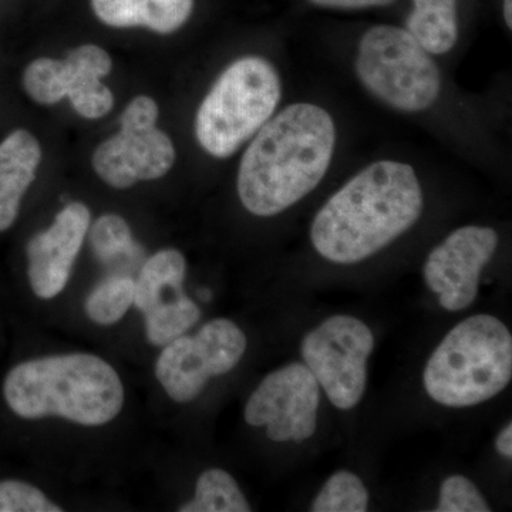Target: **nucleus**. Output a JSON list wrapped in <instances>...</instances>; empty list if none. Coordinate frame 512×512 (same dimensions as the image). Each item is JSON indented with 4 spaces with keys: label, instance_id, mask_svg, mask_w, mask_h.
Returning <instances> with one entry per match:
<instances>
[{
    "label": "nucleus",
    "instance_id": "obj_1",
    "mask_svg": "<svg viewBox=\"0 0 512 512\" xmlns=\"http://www.w3.org/2000/svg\"><path fill=\"white\" fill-rule=\"evenodd\" d=\"M336 146L332 116L295 103L266 121L239 164V200L256 217H274L311 194L328 173Z\"/></svg>",
    "mask_w": 512,
    "mask_h": 512
},
{
    "label": "nucleus",
    "instance_id": "obj_2",
    "mask_svg": "<svg viewBox=\"0 0 512 512\" xmlns=\"http://www.w3.org/2000/svg\"><path fill=\"white\" fill-rule=\"evenodd\" d=\"M423 207V190L412 165L376 161L320 208L311 227L313 248L335 264H357L409 231Z\"/></svg>",
    "mask_w": 512,
    "mask_h": 512
},
{
    "label": "nucleus",
    "instance_id": "obj_3",
    "mask_svg": "<svg viewBox=\"0 0 512 512\" xmlns=\"http://www.w3.org/2000/svg\"><path fill=\"white\" fill-rule=\"evenodd\" d=\"M9 409L26 420L60 417L80 426H104L123 410L119 373L90 353L39 357L13 367L3 383Z\"/></svg>",
    "mask_w": 512,
    "mask_h": 512
},
{
    "label": "nucleus",
    "instance_id": "obj_4",
    "mask_svg": "<svg viewBox=\"0 0 512 512\" xmlns=\"http://www.w3.org/2000/svg\"><path fill=\"white\" fill-rule=\"evenodd\" d=\"M512 377V336L500 319L470 316L441 340L427 362L423 384L434 402L471 407L503 392Z\"/></svg>",
    "mask_w": 512,
    "mask_h": 512
},
{
    "label": "nucleus",
    "instance_id": "obj_5",
    "mask_svg": "<svg viewBox=\"0 0 512 512\" xmlns=\"http://www.w3.org/2000/svg\"><path fill=\"white\" fill-rule=\"evenodd\" d=\"M281 96V77L269 60L259 56L235 60L198 107V143L212 157H231L274 116Z\"/></svg>",
    "mask_w": 512,
    "mask_h": 512
},
{
    "label": "nucleus",
    "instance_id": "obj_6",
    "mask_svg": "<svg viewBox=\"0 0 512 512\" xmlns=\"http://www.w3.org/2000/svg\"><path fill=\"white\" fill-rule=\"evenodd\" d=\"M355 66L367 92L394 110L420 113L439 99V66L407 29L379 25L367 30Z\"/></svg>",
    "mask_w": 512,
    "mask_h": 512
},
{
    "label": "nucleus",
    "instance_id": "obj_7",
    "mask_svg": "<svg viewBox=\"0 0 512 512\" xmlns=\"http://www.w3.org/2000/svg\"><path fill=\"white\" fill-rule=\"evenodd\" d=\"M373 348L375 338L365 322L336 315L303 338L301 353L329 402L340 410H350L365 396L367 362Z\"/></svg>",
    "mask_w": 512,
    "mask_h": 512
},
{
    "label": "nucleus",
    "instance_id": "obj_8",
    "mask_svg": "<svg viewBox=\"0 0 512 512\" xmlns=\"http://www.w3.org/2000/svg\"><path fill=\"white\" fill-rule=\"evenodd\" d=\"M247 345L237 323L211 320L194 336L181 335L164 346L156 363L157 380L174 402H192L211 377L227 375L237 367Z\"/></svg>",
    "mask_w": 512,
    "mask_h": 512
},
{
    "label": "nucleus",
    "instance_id": "obj_9",
    "mask_svg": "<svg viewBox=\"0 0 512 512\" xmlns=\"http://www.w3.org/2000/svg\"><path fill=\"white\" fill-rule=\"evenodd\" d=\"M113 60L96 45L77 47L66 59L40 57L23 73V87L33 101L45 106L72 101L74 110L84 119L97 120L109 114L114 96L101 79L109 76Z\"/></svg>",
    "mask_w": 512,
    "mask_h": 512
},
{
    "label": "nucleus",
    "instance_id": "obj_10",
    "mask_svg": "<svg viewBox=\"0 0 512 512\" xmlns=\"http://www.w3.org/2000/svg\"><path fill=\"white\" fill-rule=\"evenodd\" d=\"M320 386L302 363L276 369L256 387L245 406L249 426H266L275 443L311 439L318 424Z\"/></svg>",
    "mask_w": 512,
    "mask_h": 512
},
{
    "label": "nucleus",
    "instance_id": "obj_11",
    "mask_svg": "<svg viewBox=\"0 0 512 512\" xmlns=\"http://www.w3.org/2000/svg\"><path fill=\"white\" fill-rule=\"evenodd\" d=\"M187 261L177 249L150 256L134 281V302L144 313L148 342L165 346L184 335L201 318L197 303L184 292Z\"/></svg>",
    "mask_w": 512,
    "mask_h": 512
},
{
    "label": "nucleus",
    "instance_id": "obj_12",
    "mask_svg": "<svg viewBox=\"0 0 512 512\" xmlns=\"http://www.w3.org/2000/svg\"><path fill=\"white\" fill-rule=\"evenodd\" d=\"M498 234L493 228H458L430 252L423 274L426 285L439 295L441 308L466 311L476 301L481 272L493 259Z\"/></svg>",
    "mask_w": 512,
    "mask_h": 512
},
{
    "label": "nucleus",
    "instance_id": "obj_13",
    "mask_svg": "<svg viewBox=\"0 0 512 512\" xmlns=\"http://www.w3.org/2000/svg\"><path fill=\"white\" fill-rule=\"evenodd\" d=\"M174 163L173 141L156 126H120V133L104 140L93 154L94 171L117 190L133 187L138 181L158 180Z\"/></svg>",
    "mask_w": 512,
    "mask_h": 512
},
{
    "label": "nucleus",
    "instance_id": "obj_14",
    "mask_svg": "<svg viewBox=\"0 0 512 512\" xmlns=\"http://www.w3.org/2000/svg\"><path fill=\"white\" fill-rule=\"evenodd\" d=\"M90 220L92 214L86 205L70 202L46 231L30 239L26 247L28 275L37 298L49 301L64 291L89 232Z\"/></svg>",
    "mask_w": 512,
    "mask_h": 512
},
{
    "label": "nucleus",
    "instance_id": "obj_15",
    "mask_svg": "<svg viewBox=\"0 0 512 512\" xmlns=\"http://www.w3.org/2000/svg\"><path fill=\"white\" fill-rule=\"evenodd\" d=\"M42 160L39 141L28 130L12 131L0 143V232L8 231Z\"/></svg>",
    "mask_w": 512,
    "mask_h": 512
},
{
    "label": "nucleus",
    "instance_id": "obj_16",
    "mask_svg": "<svg viewBox=\"0 0 512 512\" xmlns=\"http://www.w3.org/2000/svg\"><path fill=\"white\" fill-rule=\"evenodd\" d=\"M92 9L111 28H146L170 35L188 22L194 0H92Z\"/></svg>",
    "mask_w": 512,
    "mask_h": 512
},
{
    "label": "nucleus",
    "instance_id": "obj_17",
    "mask_svg": "<svg viewBox=\"0 0 512 512\" xmlns=\"http://www.w3.org/2000/svg\"><path fill=\"white\" fill-rule=\"evenodd\" d=\"M406 29L430 55H446L458 39L457 0H413Z\"/></svg>",
    "mask_w": 512,
    "mask_h": 512
},
{
    "label": "nucleus",
    "instance_id": "obj_18",
    "mask_svg": "<svg viewBox=\"0 0 512 512\" xmlns=\"http://www.w3.org/2000/svg\"><path fill=\"white\" fill-rule=\"evenodd\" d=\"M247 498L235 478L221 468L204 471L197 481L195 497L178 508L180 512H249Z\"/></svg>",
    "mask_w": 512,
    "mask_h": 512
},
{
    "label": "nucleus",
    "instance_id": "obj_19",
    "mask_svg": "<svg viewBox=\"0 0 512 512\" xmlns=\"http://www.w3.org/2000/svg\"><path fill=\"white\" fill-rule=\"evenodd\" d=\"M134 302V279L117 275L100 282L87 296V316L100 326H110L126 315Z\"/></svg>",
    "mask_w": 512,
    "mask_h": 512
},
{
    "label": "nucleus",
    "instance_id": "obj_20",
    "mask_svg": "<svg viewBox=\"0 0 512 512\" xmlns=\"http://www.w3.org/2000/svg\"><path fill=\"white\" fill-rule=\"evenodd\" d=\"M369 493L365 484L350 471H338L326 481L312 503L313 512H365Z\"/></svg>",
    "mask_w": 512,
    "mask_h": 512
},
{
    "label": "nucleus",
    "instance_id": "obj_21",
    "mask_svg": "<svg viewBox=\"0 0 512 512\" xmlns=\"http://www.w3.org/2000/svg\"><path fill=\"white\" fill-rule=\"evenodd\" d=\"M90 245L94 255L103 264L109 265L137 255L140 248L134 242L130 225L116 214L101 215L90 231Z\"/></svg>",
    "mask_w": 512,
    "mask_h": 512
},
{
    "label": "nucleus",
    "instance_id": "obj_22",
    "mask_svg": "<svg viewBox=\"0 0 512 512\" xmlns=\"http://www.w3.org/2000/svg\"><path fill=\"white\" fill-rule=\"evenodd\" d=\"M63 508L35 485L19 480L0 481V512H62Z\"/></svg>",
    "mask_w": 512,
    "mask_h": 512
},
{
    "label": "nucleus",
    "instance_id": "obj_23",
    "mask_svg": "<svg viewBox=\"0 0 512 512\" xmlns=\"http://www.w3.org/2000/svg\"><path fill=\"white\" fill-rule=\"evenodd\" d=\"M439 512H490L491 508L473 481L450 476L440 487Z\"/></svg>",
    "mask_w": 512,
    "mask_h": 512
},
{
    "label": "nucleus",
    "instance_id": "obj_24",
    "mask_svg": "<svg viewBox=\"0 0 512 512\" xmlns=\"http://www.w3.org/2000/svg\"><path fill=\"white\" fill-rule=\"evenodd\" d=\"M158 114L156 101L148 96H137L121 114L120 126L153 127L157 124Z\"/></svg>",
    "mask_w": 512,
    "mask_h": 512
},
{
    "label": "nucleus",
    "instance_id": "obj_25",
    "mask_svg": "<svg viewBox=\"0 0 512 512\" xmlns=\"http://www.w3.org/2000/svg\"><path fill=\"white\" fill-rule=\"evenodd\" d=\"M309 2L320 8L357 10L382 8V6L392 5L396 0H309Z\"/></svg>",
    "mask_w": 512,
    "mask_h": 512
},
{
    "label": "nucleus",
    "instance_id": "obj_26",
    "mask_svg": "<svg viewBox=\"0 0 512 512\" xmlns=\"http://www.w3.org/2000/svg\"><path fill=\"white\" fill-rule=\"evenodd\" d=\"M495 446H497L498 453L501 456L511 460L512 458V424L508 423L507 426L501 430L498 434L497 440H495Z\"/></svg>",
    "mask_w": 512,
    "mask_h": 512
},
{
    "label": "nucleus",
    "instance_id": "obj_27",
    "mask_svg": "<svg viewBox=\"0 0 512 512\" xmlns=\"http://www.w3.org/2000/svg\"><path fill=\"white\" fill-rule=\"evenodd\" d=\"M512 0H504V19L505 23H507L508 29H512V10H511Z\"/></svg>",
    "mask_w": 512,
    "mask_h": 512
}]
</instances>
